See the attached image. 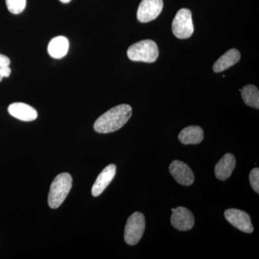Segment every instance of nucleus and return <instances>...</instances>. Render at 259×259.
I'll list each match as a JSON object with an SVG mask.
<instances>
[{
  "label": "nucleus",
  "instance_id": "16",
  "mask_svg": "<svg viewBox=\"0 0 259 259\" xmlns=\"http://www.w3.org/2000/svg\"><path fill=\"white\" fill-rule=\"evenodd\" d=\"M242 98L245 105L253 108H259V92L254 85L249 84L241 90Z\"/></svg>",
  "mask_w": 259,
  "mask_h": 259
},
{
  "label": "nucleus",
  "instance_id": "1",
  "mask_svg": "<svg viewBox=\"0 0 259 259\" xmlns=\"http://www.w3.org/2000/svg\"><path fill=\"white\" fill-rule=\"evenodd\" d=\"M132 116V108L128 105L114 107L100 116L95 122L94 129L99 134H110L125 125Z\"/></svg>",
  "mask_w": 259,
  "mask_h": 259
},
{
  "label": "nucleus",
  "instance_id": "22",
  "mask_svg": "<svg viewBox=\"0 0 259 259\" xmlns=\"http://www.w3.org/2000/svg\"><path fill=\"white\" fill-rule=\"evenodd\" d=\"M3 76H2L1 75H0V81H2V80H3Z\"/></svg>",
  "mask_w": 259,
  "mask_h": 259
},
{
  "label": "nucleus",
  "instance_id": "17",
  "mask_svg": "<svg viewBox=\"0 0 259 259\" xmlns=\"http://www.w3.org/2000/svg\"><path fill=\"white\" fill-rule=\"evenodd\" d=\"M7 8L13 14H20L25 10L26 0H5Z\"/></svg>",
  "mask_w": 259,
  "mask_h": 259
},
{
  "label": "nucleus",
  "instance_id": "14",
  "mask_svg": "<svg viewBox=\"0 0 259 259\" xmlns=\"http://www.w3.org/2000/svg\"><path fill=\"white\" fill-rule=\"evenodd\" d=\"M240 59H241V54L239 51L236 49H231L227 51L224 55L221 56L214 63L213 65V71L216 73L222 72L238 63Z\"/></svg>",
  "mask_w": 259,
  "mask_h": 259
},
{
  "label": "nucleus",
  "instance_id": "15",
  "mask_svg": "<svg viewBox=\"0 0 259 259\" xmlns=\"http://www.w3.org/2000/svg\"><path fill=\"white\" fill-rule=\"evenodd\" d=\"M69 42L64 36H57L53 38L48 47L49 55L54 59H60L67 54Z\"/></svg>",
  "mask_w": 259,
  "mask_h": 259
},
{
  "label": "nucleus",
  "instance_id": "19",
  "mask_svg": "<svg viewBox=\"0 0 259 259\" xmlns=\"http://www.w3.org/2000/svg\"><path fill=\"white\" fill-rule=\"evenodd\" d=\"M10 64V60L8 56L0 54V67L3 66H9Z\"/></svg>",
  "mask_w": 259,
  "mask_h": 259
},
{
  "label": "nucleus",
  "instance_id": "4",
  "mask_svg": "<svg viewBox=\"0 0 259 259\" xmlns=\"http://www.w3.org/2000/svg\"><path fill=\"white\" fill-rule=\"evenodd\" d=\"M146 228V220L141 212H136L127 219L124 233V238L127 244L134 245L139 243Z\"/></svg>",
  "mask_w": 259,
  "mask_h": 259
},
{
  "label": "nucleus",
  "instance_id": "6",
  "mask_svg": "<svg viewBox=\"0 0 259 259\" xmlns=\"http://www.w3.org/2000/svg\"><path fill=\"white\" fill-rule=\"evenodd\" d=\"M163 8V0H142L137 12L141 23H148L158 18Z\"/></svg>",
  "mask_w": 259,
  "mask_h": 259
},
{
  "label": "nucleus",
  "instance_id": "10",
  "mask_svg": "<svg viewBox=\"0 0 259 259\" xmlns=\"http://www.w3.org/2000/svg\"><path fill=\"white\" fill-rule=\"evenodd\" d=\"M115 174L116 166L115 164H110L102 170L101 173L97 177L93 189H92V194L94 197H98L105 191L107 186L111 183L115 176Z\"/></svg>",
  "mask_w": 259,
  "mask_h": 259
},
{
  "label": "nucleus",
  "instance_id": "20",
  "mask_svg": "<svg viewBox=\"0 0 259 259\" xmlns=\"http://www.w3.org/2000/svg\"><path fill=\"white\" fill-rule=\"evenodd\" d=\"M11 74V69L9 66H3V67H0V75L4 77H8Z\"/></svg>",
  "mask_w": 259,
  "mask_h": 259
},
{
  "label": "nucleus",
  "instance_id": "2",
  "mask_svg": "<svg viewBox=\"0 0 259 259\" xmlns=\"http://www.w3.org/2000/svg\"><path fill=\"white\" fill-rule=\"evenodd\" d=\"M71 187L72 177L69 173H62L58 175L53 181L49 191L48 198L49 207L52 209L60 207L69 194Z\"/></svg>",
  "mask_w": 259,
  "mask_h": 259
},
{
  "label": "nucleus",
  "instance_id": "12",
  "mask_svg": "<svg viewBox=\"0 0 259 259\" xmlns=\"http://www.w3.org/2000/svg\"><path fill=\"white\" fill-rule=\"evenodd\" d=\"M236 158L231 153H226L216 164L214 172L218 180L224 181L229 178L236 166Z\"/></svg>",
  "mask_w": 259,
  "mask_h": 259
},
{
  "label": "nucleus",
  "instance_id": "18",
  "mask_svg": "<svg viewBox=\"0 0 259 259\" xmlns=\"http://www.w3.org/2000/svg\"><path fill=\"white\" fill-rule=\"evenodd\" d=\"M249 181L253 190L259 193V168H255L250 172Z\"/></svg>",
  "mask_w": 259,
  "mask_h": 259
},
{
  "label": "nucleus",
  "instance_id": "3",
  "mask_svg": "<svg viewBox=\"0 0 259 259\" xmlns=\"http://www.w3.org/2000/svg\"><path fill=\"white\" fill-rule=\"evenodd\" d=\"M127 57L133 61L153 63L157 60L159 51L157 44L151 40H141L127 49Z\"/></svg>",
  "mask_w": 259,
  "mask_h": 259
},
{
  "label": "nucleus",
  "instance_id": "7",
  "mask_svg": "<svg viewBox=\"0 0 259 259\" xmlns=\"http://www.w3.org/2000/svg\"><path fill=\"white\" fill-rule=\"evenodd\" d=\"M224 214L227 221L240 231L246 233H251L253 231V226L249 214L244 211L238 209H228L225 211Z\"/></svg>",
  "mask_w": 259,
  "mask_h": 259
},
{
  "label": "nucleus",
  "instance_id": "13",
  "mask_svg": "<svg viewBox=\"0 0 259 259\" xmlns=\"http://www.w3.org/2000/svg\"><path fill=\"white\" fill-rule=\"evenodd\" d=\"M204 131L199 126L185 127L179 135V140L185 145L199 144L203 141Z\"/></svg>",
  "mask_w": 259,
  "mask_h": 259
},
{
  "label": "nucleus",
  "instance_id": "11",
  "mask_svg": "<svg viewBox=\"0 0 259 259\" xmlns=\"http://www.w3.org/2000/svg\"><path fill=\"white\" fill-rule=\"evenodd\" d=\"M8 112L15 118L25 122L35 120L37 117V112L33 107L23 103L15 102L8 107Z\"/></svg>",
  "mask_w": 259,
  "mask_h": 259
},
{
  "label": "nucleus",
  "instance_id": "21",
  "mask_svg": "<svg viewBox=\"0 0 259 259\" xmlns=\"http://www.w3.org/2000/svg\"><path fill=\"white\" fill-rule=\"evenodd\" d=\"M60 1L62 3H69L71 1V0H60Z\"/></svg>",
  "mask_w": 259,
  "mask_h": 259
},
{
  "label": "nucleus",
  "instance_id": "5",
  "mask_svg": "<svg viewBox=\"0 0 259 259\" xmlns=\"http://www.w3.org/2000/svg\"><path fill=\"white\" fill-rule=\"evenodd\" d=\"M174 35L180 39H187L192 36L194 32L192 12L190 10L181 9L177 13L172 23Z\"/></svg>",
  "mask_w": 259,
  "mask_h": 259
},
{
  "label": "nucleus",
  "instance_id": "9",
  "mask_svg": "<svg viewBox=\"0 0 259 259\" xmlns=\"http://www.w3.org/2000/svg\"><path fill=\"white\" fill-rule=\"evenodd\" d=\"M169 171L172 177L180 185L190 186L194 183L193 171L188 165L180 161H174L169 166Z\"/></svg>",
  "mask_w": 259,
  "mask_h": 259
},
{
  "label": "nucleus",
  "instance_id": "8",
  "mask_svg": "<svg viewBox=\"0 0 259 259\" xmlns=\"http://www.w3.org/2000/svg\"><path fill=\"white\" fill-rule=\"evenodd\" d=\"M171 223L174 228L180 231H187L192 229L194 225L193 214L184 207L172 208Z\"/></svg>",
  "mask_w": 259,
  "mask_h": 259
}]
</instances>
